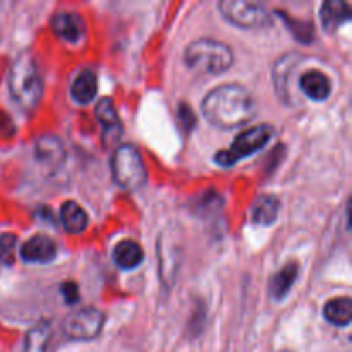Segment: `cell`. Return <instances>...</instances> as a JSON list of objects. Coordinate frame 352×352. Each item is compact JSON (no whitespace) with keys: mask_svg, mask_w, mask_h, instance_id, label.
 Returning <instances> with one entry per match:
<instances>
[{"mask_svg":"<svg viewBox=\"0 0 352 352\" xmlns=\"http://www.w3.org/2000/svg\"><path fill=\"white\" fill-rule=\"evenodd\" d=\"M278 212H280V199L274 195H261L251 206V220L256 226L268 227L277 220Z\"/></svg>","mask_w":352,"mask_h":352,"instance_id":"13","label":"cell"},{"mask_svg":"<svg viewBox=\"0 0 352 352\" xmlns=\"http://www.w3.org/2000/svg\"><path fill=\"white\" fill-rule=\"evenodd\" d=\"M34 158L45 167L58 168L65 160L64 143L54 134H43L34 143Z\"/></svg>","mask_w":352,"mask_h":352,"instance_id":"10","label":"cell"},{"mask_svg":"<svg viewBox=\"0 0 352 352\" xmlns=\"http://www.w3.org/2000/svg\"><path fill=\"white\" fill-rule=\"evenodd\" d=\"M105 323V315L96 308H82L67 316L64 332L72 340H91L100 336Z\"/></svg>","mask_w":352,"mask_h":352,"instance_id":"7","label":"cell"},{"mask_svg":"<svg viewBox=\"0 0 352 352\" xmlns=\"http://www.w3.org/2000/svg\"><path fill=\"white\" fill-rule=\"evenodd\" d=\"M298 85L299 89L315 102H323L332 93V82H330L329 76L323 74L318 69H311V71H306L305 74H301Z\"/></svg>","mask_w":352,"mask_h":352,"instance_id":"11","label":"cell"},{"mask_svg":"<svg viewBox=\"0 0 352 352\" xmlns=\"http://www.w3.org/2000/svg\"><path fill=\"white\" fill-rule=\"evenodd\" d=\"M110 168H112L113 181L127 191H138L148 181V172L141 153L136 146L129 143L116 148Z\"/></svg>","mask_w":352,"mask_h":352,"instance_id":"4","label":"cell"},{"mask_svg":"<svg viewBox=\"0 0 352 352\" xmlns=\"http://www.w3.org/2000/svg\"><path fill=\"white\" fill-rule=\"evenodd\" d=\"M320 17H322V24L327 31L333 33L339 30L342 24L351 21V7L347 2H340V0H329L320 9Z\"/></svg>","mask_w":352,"mask_h":352,"instance_id":"14","label":"cell"},{"mask_svg":"<svg viewBox=\"0 0 352 352\" xmlns=\"http://www.w3.org/2000/svg\"><path fill=\"white\" fill-rule=\"evenodd\" d=\"M95 116L103 127V140H112V136H117L120 133V119L117 116L112 98L105 96L100 100L95 109Z\"/></svg>","mask_w":352,"mask_h":352,"instance_id":"16","label":"cell"},{"mask_svg":"<svg viewBox=\"0 0 352 352\" xmlns=\"http://www.w3.org/2000/svg\"><path fill=\"white\" fill-rule=\"evenodd\" d=\"M272 138H274V127L268 124L248 127L246 131L237 134L229 150H222L215 155V162L222 167H234L237 162L263 150L270 143Z\"/></svg>","mask_w":352,"mask_h":352,"instance_id":"5","label":"cell"},{"mask_svg":"<svg viewBox=\"0 0 352 352\" xmlns=\"http://www.w3.org/2000/svg\"><path fill=\"white\" fill-rule=\"evenodd\" d=\"M184 62L189 69L201 74H223L234 64L232 48L213 38H199L188 45Z\"/></svg>","mask_w":352,"mask_h":352,"instance_id":"3","label":"cell"},{"mask_svg":"<svg viewBox=\"0 0 352 352\" xmlns=\"http://www.w3.org/2000/svg\"><path fill=\"white\" fill-rule=\"evenodd\" d=\"M282 352H289V351H282Z\"/></svg>","mask_w":352,"mask_h":352,"instance_id":"23","label":"cell"},{"mask_svg":"<svg viewBox=\"0 0 352 352\" xmlns=\"http://www.w3.org/2000/svg\"><path fill=\"white\" fill-rule=\"evenodd\" d=\"M17 246V237L12 232H3L0 234V261L6 267L14 263V254H16Z\"/></svg>","mask_w":352,"mask_h":352,"instance_id":"21","label":"cell"},{"mask_svg":"<svg viewBox=\"0 0 352 352\" xmlns=\"http://www.w3.org/2000/svg\"><path fill=\"white\" fill-rule=\"evenodd\" d=\"M60 220L69 234H81L88 227V213L76 201H65L62 205Z\"/></svg>","mask_w":352,"mask_h":352,"instance_id":"18","label":"cell"},{"mask_svg":"<svg viewBox=\"0 0 352 352\" xmlns=\"http://www.w3.org/2000/svg\"><path fill=\"white\" fill-rule=\"evenodd\" d=\"M112 256L117 267L122 268V270H133V268L140 267L144 260L143 248L131 239H124L119 244H116Z\"/></svg>","mask_w":352,"mask_h":352,"instance_id":"15","label":"cell"},{"mask_svg":"<svg viewBox=\"0 0 352 352\" xmlns=\"http://www.w3.org/2000/svg\"><path fill=\"white\" fill-rule=\"evenodd\" d=\"M50 24L54 33L69 43H78L86 34V23L82 16L78 12H71V10L57 12L52 17Z\"/></svg>","mask_w":352,"mask_h":352,"instance_id":"9","label":"cell"},{"mask_svg":"<svg viewBox=\"0 0 352 352\" xmlns=\"http://www.w3.org/2000/svg\"><path fill=\"white\" fill-rule=\"evenodd\" d=\"M52 336V323L41 320L26 333L24 340V352H47L48 342Z\"/></svg>","mask_w":352,"mask_h":352,"instance_id":"20","label":"cell"},{"mask_svg":"<svg viewBox=\"0 0 352 352\" xmlns=\"http://www.w3.org/2000/svg\"><path fill=\"white\" fill-rule=\"evenodd\" d=\"M299 267L298 263L291 261L285 267H282L277 274L274 275V278L270 280V296L275 299V301H280L285 296L291 292L292 285L298 280Z\"/></svg>","mask_w":352,"mask_h":352,"instance_id":"17","label":"cell"},{"mask_svg":"<svg viewBox=\"0 0 352 352\" xmlns=\"http://www.w3.org/2000/svg\"><path fill=\"white\" fill-rule=\"evenodd\" d=\"M323 316L329 323L336 327H347L352 318V305L349 298L332 299L323 308Z\"/></svg>","mask_w":352,"mask_h":352,"instance_id":"19","label":"cell"},{"mask_svg":"<svg viewBox=\"0 0 352 352\" xmlns=\"http://www.w3.org/2000/svg\"><path fill=\"white\" fill-rule=\"evenodd\" d=\"M9 91L21 109L34 110L43 96V76L36 58L31 54L17 55L9 69Z\"/></svg>","mask_w":352,"mask_h":352,"instance_id":"2","label":"cell"},{"mask_svg":"<svg viewBox=\"0 0 352 352\" xmlns=\"http://www.w3.org/2000/svg\"><path fill=\"white\" fill-rule=\"evenodd\" d=\"M60 294L62 298L65 299V302L67 305H76V302L79 301V287L76 282H64V284L60 285Z\"/></svg>","mask_w":352,"mask_h":352,"instance_id":"22","label":"cell"},{"mask_svg":"<svg viewBox=\"0 0 352 352\" xmlns=\"http://www.w3.org/2000/svg\"><path fill=\"white\" fill-rule=\"evenodd\" d=\"M219 10L229 23L251 30V28L267 26L270 23V12L263 3L248 2V0H222Z\"/></svg>","mask_w":352,"mask_h":352,"instance_id":"6","label":"cell"},{"mask_svg":"<svg viewBox=\"0 0 352 352\" xmlns=\"http://www.w3.org/2000/svg\"><path fill=\"white\" fill-rule=\"evenodd\" d=\"M205 119L220 129L244 126L256 116V102L243 85H222L213 88L201 103Z\"/></svg>","mask_w":352,"mask_h":352,"instance_id":"1","label":"cell"},{"mask_svg":"<svg viewBox=\"0 0 352 352\" xmlns=\"http://www.w3.org/2000/svg\"><path fill=\"white\" fill-rule=\"evenodd\" d=\"M98 93V78L96 72L91 69H82L78 76L74 78L71 85V96L74 102L81 103V105H88L93 102V98Z\"/></svg>","mask_w":352,"mask_h":352,"instance_id":"12","label":"cell"},{"mask_svg":"<svg viewBox=\"0 0 352 352\" xmlns=\"http://www.w3.org/2000/svg\"><path fill=\"white\" fill-rule=\"evenodd\" d=\"M21 258L26 263H50L57 256V244L45 234H36L24 241L19 250Z\"/></svg>","mask_w":352,"mask_h":352,"instance_id":"8","label":"cell"}]
</instances>
